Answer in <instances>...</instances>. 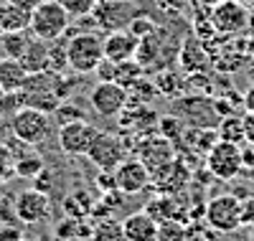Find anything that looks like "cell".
Returning a JSON list of instances; mask_svg holds the SVG:
<instances>
[{"label": "cell", "instance_id": "6da1fadb", "mask_svg": "<svg viewBox=\"0 0 254 241\" xmlns=\"http://www.w3.org/2000/svg\"><path fill=\"white\" fill-rule=\"evenodd\" d=\"M66 61L69 69L76 74H94L97 66L104 61L102 36L94 31H81L66 38Z\"/></svg>", "mask_w": 254, "mask_h": 241}, {"label": "cell", "instance_id": "7a4b0ae2", "mask_svg": "<svg viewBox=\"0 0 254 241\" xmlns=\"http://www.w3.org/2000/svg\"><path fill=\"white\" fill-rule=\"evenodd\" d=\"M69 23H71V15L61 8L59 0H44L31 10L28 31L41 41H56L69 31Z\"/></svg>", "mask_w": 254, "mask_h": 241}, {"label": "cell", "instance_id": "3957f363", "mask_svg": "<svg viewBox=\"0 0 254 241\" xmlns=\"http://www.w3.org/2000/svg\"><path fill=\"white\" fill-rule=\"evenodd\" d=\"M8 127L18 142L23 145H41L51 135V117L46 112H38L31 107H20L18 112L8 120Z\"/></svg>", "mask_w": 254, "mask_h": 241}, {"label": "cell", "instance_id": "277c9868", "mask_svg": "<svg viewBox=\"0 0 254 241\" xmlns=\"http://www.w3.org/2000/svg\"><path fill=\"white\" fill-rule=\"evenodd\" d=\"M206 170L219 181H234L244 170V150L242 145H231L216 140L214 147L206 152Z\"/></svg>", "mask_w": 254, "mask_h": 241}, {"label": "cell", "instance_id": "5b68a950", "mask_svg": "<svg viewBox=\"0 0 254 241\" xmlns=\"http://www.w3.org/2000/svg\"><path fill=\"white\" fill-rule=\"evenodd\" d=\"M130 104V92L125 86L115 84V81H99L92 86L89 92V107L92 112H97L104 120L120 117V112Z\"/></svg>", "mask_w": 254, "mask_h": 241}, {"label": "cell", "instance_id": "8992f818", "mask_svg": "<svg viewBox=\"0 0 254 241\" xmlns=\"http://www.w3.org/2000/svg\"><path fill=\"white\" fill-rule=\"evenodd\" d=\"M239 206H242V201L237 198L234 193L216 195V198H211L206 203V211H203L206 224L214 231H221V234H231V231L242 229V224H239Z\"/></svg>", "mask_w": 254, "mask_h": 241}, {"label": "cell", "instance_id": "52a82bcc", "mask_svg": "<svg viewBox=\"0 0 254 241\" xmlns=\"http://www.w3.org/2000/svg\"><path fill=\"white\" fill-rule=\"evenodd\" d=\"M208 23L214 33L221 36H234L242 33L249 23V10L239 0H221L219 5L208 8Z\"/></svg>", "mask_w": 254, "mask_h": 241}, {"label": "cell", "instance_id": "ba28073f", "mask_svg": "<svg viewBox=\"0 0 254 241\" xmlns=\"http://www.w3.org/2000/svg\"><path fill=\"white\" fill-rule=\"evenodd\" d=\"M97 135H99V129L87 120L66 122V124L59 127V147H61V152H66V155L81 158L89 152Z\"/></svg>", "mask_w": 254, "mask_h": 241}, {"label": "cell", "instance_id": "9c48e42d", "mask_svg": "<svg viewBox=\"0 0 254 241\" xmlns=\"http://www.w3.org/2000/svg\"><path fill=\"white\" fill-rule=\"evenodd\" d=\"M87 158L92 160V165L97 170H115L125 158H127V147L125 142L112 135V132H99L87 152Z\"/></svg>", "mask_w": 254, "mask_h": 241}, {"label": "cell", "instance_id": "30bf717a", "mask_svg": "<svg viewBox=\"0 0 254 241\" xmlns=\"http://www.w3.org/2000/svg\"><path fill=\"white\" fill-rule=\"evenodd\" d=\"M147 170L155 173L160 168H165L171 160H176V145L168 142L165 137H160L158 132L142 135L137 142V155H135Z\"/></svg>", "mask_w": 254, "mask_h": 241}, {"label": "cell", "instance_id": "8fae6325", "mask_svg": "<svg viewBox=\"0 0 254 241\" xmlns=\"http://www.w3.org/2000/svg\"><path fill=\"white\" fill-rule=\"evenodd\" d=\"M115 188L122 193V195H137L142 193L147 185H150V170H147L135 155L130 158L127 155L115 170Z\"/></svg>", "mask_w": 254, "mask_h": 241}, {"label": "cell", "instance_id": "7c38bea8", "mask_svg": "<svg viewBox=\"0 0 254 241\" xmlns=\"http://www.w3.org/2000/svg\"><path fill=\"white\" fill-rule=\"evenodd\" d=\"M13 211H15V218L20 224L36 226V224H41V221H46V218H49L51 201H49L46 193H41L36 188H28V190H20L15 195Z\"/></svg>", "mask_w": 254, "mask_h": 241}, {"label": "cell", "instance_id": "4fadbf2b", "mask_svg": "<svg viewBox=\"0 0 254 241\" xmlns=\"http://www.w3.org/2000/svg\"><path fill=\"white\" fill-rule=\"evenodd\" d=\"M150 183H153V188H155L158 193H163V195H178V193H183L186 185L190 183V170H188V165H186L183 160L176 158V160L168 163L165 168L150 173Z\"/></svg>", "mask_w": 254, "mask_h": 241}, {"label": "cell", "instance_id": "5bb4252c", "mask_svg": "<svg viewBox=\"0 0 254 241\" xmlns=\"http://www.w3.org/2000/svg\"><path fill=\"white\" fill-rule=\"evenodd\" d=\"M137 46L140 41L127 31V28H120V31H110L107 36H102V51H104V61L110 63H122V61H130L137 56Z\"/></svg>", "mask_w": 254, "mask_h": 241}, {"label": "cell", "instance_id": "9a60e30c", "mask_svg": "<svg viewBox=\"0 0 254 241\" xmlns=\"http://www.w3.org/2000/svg\"><path fill=\"white\" fill-rule=\"evenodd\" d=\"M97 26L104 28V31H120V28H127L132 20V8L130 3L125 0H99L97 8L92 10Z\"/></svg>", "mask_w": 254, "mask_h": 241}, {"label": "cell", "instance_id": "2e32d148", "mask_svg": "<svg viewBox=\"0 0 254 241\" xmlns=\"http://www.w3.org/2000/svg\"><path fill=\"white\" fill-rule=\"evenodd\" d=\"M147 216L153 218L155 224L163 221H186V206L181 201V193L178 195H155L153 201H147V206L142 208Z\"/></svg>", "mask_w": 254, "mask_h": 241}, {"label": "cell", "instance_id": "e0dca14e", "mask_svg": "<svg viewBox=\"0 0 254 241\" xmlns=\"http://www.w3.org/2000/svg\"><path fill=\"white\" fill-rule=\"evenodd\" d=\"M122 234H125V241H155L158 224L145 211H135L122 221Z\"/></svg>", "mask_w": 254, "mask_h": 241}, {"label": "cell", "instance_id": "ac0fdd59", "mask_svg": "<svg viewBox=\"0 0 254 241\" xmlns=\"http://www.w3.org/2000/svg\"><path fill=\"white\" fill-rule=\"evenodd\" d=\"M26 76H28V71L23 69V63L18 59H10V56L0 59V89L5 94H15L23 89Z\"/></svg>", "mask_w": 254, "mask_h": 241}, {"label": "cell", "instance_id": "d6986e66", "mask_svg": "<svg viewBox=\"0 0 254 241\" xmlns=\"http://www.w3.org/2000/svg\"><path fill=\"white\" fill-rule=\"evenodd\" d=\"M28 23H31V10L10 3V0H0V33L26 31Z\"/></svg>", "mask_w": 254, "mask_h": 241}, {"label": "cell", "instance_id": "ffe728a7", "mask_svg": "<svg viewBox=\"0 0 254 241\" xmlns=\"http://www.w3.org/2000/svg\"><path fill=\"white\" fill-rule=\"evenodd\" d=\"M23 63V69L28 74H36V71H46L49 69V41H41V38H31V43L26 46L23 56L18 59Z\"/></svg>", "mask_w": 254, "mask_h": 241}, {"label": "cell", "instance_id": "44dd1931", "mask_svg": "<svg viewBox=\"0 0 254 241\" xmlns=\"http://www.w3.org/2000/svg\"><path fill=\"white\" fill-rule=\"evenodd\" d=\"M216 135H219V140L231 142V145H242V147L247 145L244 142V120L237 117V115L221 117L219 124H216Z\"/></svg>", "mask_w": 254, "mask_h": 241}, {"label": "cell", "instance_id": "7402d4cb", "mask_svg": "<svg viewBox=\"0 0 254 241\" xmlns=\"http://www.w3.org/2000/svg\"><path fill=\"white\" fill-rule=\"evenodd\" d=\"M142 74H145V69L140 66V61H137V59H130V61L115 63V76H112V81L120 84V86H125V89L130 92L132 86L142 79Z\"/></svg>", "mask_w": 254, "mask_h": 241}, {"label": "cell", "instance_id": "603a6c76", "mask_svg": "<svg viewBox=\"0 0 254 241\" xmlns=\"http://www.w3.org/2000/svg\"><path fill=\"white\" fill-rule=\"evenodd\" d=\"M33 33L26 28V31H13V33H0V49H3L5 56L10 59H20L26 51V46L31 43Z\"/></svg>", "mask_w": 254, "mask_h": 241}, {"label": "cell", "instance_id": "cb8c5ba5", "mask_svg": "<svg viewBox=\"0 0 254 241\" xmlns=\"http://www.w3.org/2000/svg\"><path fill=\"white\" fill-rule=\"evenodd\" d=\"M89 241H125L122 221H115V218H102V221H97L89 231Z\"/></svg>", "mask_w": 254, "mask_h": 241}, {"label": "cell", "instance_id": "d4e9b609", "mask_svg": "<svg viewBox=\"0 0 254 241\" xmlns=\"http://www.w3.org/2000/svg\"><path fill=\"white\" fill-rule=\"evenodd\" d=\"M155 127H158V135H160V137H165L168 142H173V145L178 147L188 124H186L181 117H176V115H168V117H160Z\"/></svg>", "mask_w": 254, "mask_h": 241}, {"label": "cell", "instance_id": "484cf974", "mask_svg": "<svg viewBox=\"0 0 254 241\" xmlns=\"http://www.w3.org/2000/svg\"><path fill=\"white\" fill-rule=\"evenodd\" d=\"M44 170H46L44 160H41L38 155H33V152H28V155H18V158H15V175H18V178L33 181L36 175H41Z\"/></svg>", "mask_w": 254, "mask_h": 241}, {"label": "cell", "instance_id": "4316f807", "mask_svg": "<svg viewBox=\"0 0 254 241\" xmlns=\"http://www.w3.org/2000/svg\"><path fill=\"white\" fill-rule=\"evenodd\" d=\"M188 231L183 221H163L158 224V236L155 241H186Z\"/></svg>", "mask_w": 254, "mask_h": 241}, {"label": "cell", "instance_id": "83f0119b", "mask_svg": "<svg viewBox=\"0 0 254 241\" xmlns=\"http://www.w3.org/2000/svg\"><path fill=\"white\" fill-rule=\"evenodd\" d=\"M59 3L71 18H87V15H92L99 0H59Z\"/></svg>", "mask_w": 254, "mask_h": 241}, {"label": "cell", "instance_id": "f1b7e54d", "mask_svg": "<svg viewBox=\"0 0 254 241\" xmlns=\"http://www.w3.org/2000/svg\"><path fill=\"white\" fill-rule=\"evenodd\" d=\"M15 175V155H13V147L0 142V183L10 181Z\"/></svg>", "mask_w": 254, "mask_h": 241}, {"label": "cell", "instance_id": "f546056e", "mask_svg": "<svg viewBox=\"0 0 254 241\" xmlns=\"http://www.w3.org/2000/svg\"><path fill=\"white\" fill-rule=\"evenodd\" d=\"M127 31H130L137 41H142L145 36H150V33L155 31V23H153L150 18H132V20H130V28H127Z\"/></svg>", "mask_w": 254, "mask_h": 241}, {"label": "cell", "instance_id": "4dcf8cb0", "mask_svg": "<svg viewBox=\"0 0 254 241\" xmlns=\"http://www.w3.org/2000/svg\"><path fill=\"white\" fill-rule=\"evenodd\" d=\"M239 224L247 226V229H254V195L242 201V206H239Z\"/></svg>", "mask_w": 254, "mask_h": 241}, {"label": "cell", "instance_id": "1f68e13d", "mask_svg": "<svg viewBox=\"0 0 254 241\" xmlns=\"http://www.w3.org/2000/svg\"><path fill=\"white\" fill-rule=\"evenodd\" d=\"M242 120H244V142L254 147V112H249Z\"/></svg>", "mask_w": 254, "mask_h": 241}, {"label": "cell", "instance_id": "d6a6232c", "mask_svg": "<svg viewBox=\"0 0 254 241\" xmlns=\"http://www.w3.org/2000/svg\"><path fill=\"white\" fill-rule=\"evenodd\" d=\"M20 239H23L20 229H15V226H0V241H20Z\"/></svg>", "mask_w": 254, "mask_h": 241}, {"label": "cell", "instance_id": "836d02e7", "mask_svg": "<svg viewBox=\"0 0 254 241\" xmlns=\"http://www.w3.org/2000/svg\"><path fill=\"white\" fill-rule=\"evenodd\" d=\"M10 3L20 5V8H26V10H33L38 3H44V0H10Z\"/></svg>", "mask_w": 254, "mask_h": 241}, {"label": "cell", "instance_id": "e575fe53", "mask_svg": "<svg viewBox=\"0 0 254 241\" xmlns=\"http://www.w3.org/2000/svg\"><path fill=\"white\" fill-rule=\"evenodd\" d=\"M244 107H247V112H254V86L244 94Z\"/></svg>", "mask_w": 254, "mask_h": 241}, {"label": "cell", "instance_id": "d590c367", "mask_svg": "<svg viewBox=\"0 0 254 241\" xmlns=\"http://www.w3.org/2000/svg\"><path fill=\"white\" fill-rule=\"evenodd\" d=\"M196 3H198L201 8H206V10H208V8H214V5H219L221 0H196Z\"/></svg>", "mask_w": 254, "mask_h": 241}, {"label": "cell", "instance_id": "8d00e7d4", "mask_svg": "<svg viewBox=\"0 0 254 241\" xmlns=\"http://www.w3.org/2000/svg\"><path fill=\"white\" fill-rule=\"evenodd\" d=\"M74 241H89V239H74Z\"/></svg>", "mask_w": 254, "mask_h": 241}, {"label": "cell", "instance_id": "74e56055", "mask_svg": "<svg viewBox=\"0 0 254 241\" xmlns=\"http://www.w3.org/2000/svg\"><path fill=\"white\" fill-rule=\"evenodd\" d=\"M239 3H244V5H247V3H249V0H239Z\"/></svg>", "mask_w": 254, "mask_h": 241}, {"label": "cell", "instance_id": "f35d334b", "mask_svg": "<svg viewBox=\"0 0 254 241\" xmlns=\"http://www.w3.org/2000/svg\"><path fill=\"white\" fill-rule=\"evenodd\" d=\"M20 241H26V239H20Z\"/></svg>", "mask_w": 254, "mask_h": 241}]
</instances>
